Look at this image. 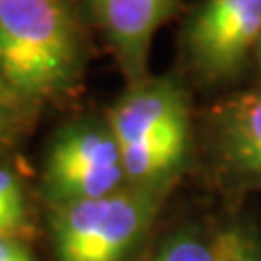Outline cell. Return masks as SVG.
<instances>
[{"label": "cell", "instance_id": "cell-12", "mask_svg": "<svg viewBox=\"0 0 261 261\" xmlns=\"http://www.w3.org/2000/svg\"><path fill=\"white\" fill-rule=\"evenodd\" d=\"M0 261H37L27 238L0 235Z\"/></svg>", "mask_w": 261, "mask_h": 261}, {"label": "cell", "instance_id": "cell-1", "mask_svg": "<svg viewBox=\"0 0 261 261\" xmlns=\"http://www.w3.org/2000/svg\"><path fill=\"white\" fill-rule=\"evenodd\" d=\"M128 187L170 196L198 150L190 89L178 76H146L107 111Z\"/></svg>", "mask_w": 261, "mask_h": 261}, {"label": "cell", "instance_id": "cell-6", "mask_svg": "<svg viewBox=\"0 0 261 261\" xmlns=\"http://www.w3.org/2000/svg\"><path fill=\"white\" fill-rule=\"evenodd\" d=\"M128 187L109 118H87L61 128L48 148L42 194L48 207L116 194Z\"/></svg>", "mask_w": 261, "mask_h": 261}, {"label": "cell", "instance_id": "cell-14", "mask_svg": "<svg viewBox=\"0 0 261 261\" xmlns=\"http://www.w3.org/2000/svg\"><path fill=\"white\" fill-rule=\"evenodd\" d=\"M255 61H257V68H259V74H261V39L257 44V53H255Z\"/></svg>", "mask_w": 261, "mask_h": 261}, {"label": "cell", "instance_id": "cell-9", "mask_svg": "<svg viewBox=\"0 0 261 261\" xmlns=\"http://www.w3.org/2000/svg\"><path fill=\"white\" fill-rule=\"evenodd\" d=\"M222 261H261V224L240 205H228L222 222Z\"/></svg>", "mask_w": 261, "mask_h": 261}, {"label": "cell", "instance_id": "cell-13", "mask_svg": "<svg viewBox=\"0 0 261 261\" xmlns=\"http://www.w3.org/2000/svg\"><path fill=\"white\" fill-rule=\"evenodd\" d=\"M24 100L22 96H18L13 89L0 79V122H7L11 120V116L18 111L20 102Z\"/></svg>", "mask_w": 261, "mask_h": 261}, {"label": "cell", "instance_id": "cell-8", "mask_svg": "<svg viewBox=\"0 0 261 261\" xmlns=\"http://www.w3.org/2000/svg\"><path fill=\"white\" fill-rule=\"evenodd\" d=\"M222 218H187L166 224L140 261H222Z\"/></svg>", "mask_w": 261, "mask_h": 261}, {"label": "cell", "instance_id": "cell-5", "mask_svg": "<svg viewBox=\"0 0 261 261\" xmlns=\"http://www.w3.org/2000/svg\"><path fill=\"white\" fill-rule=\"evenodd\" d=\"M196 154L226 205L261 192V83L228 94L205 111Z\"/></svg>", "mask_w": 261, "mask_h": 261}, {"label": "cell", "instance_id": "cell-11", "mask_svg": "<svg viewBox=\"0 0 261 261\" xmlns=\"http://www.w3.org/2000/svg\"><path fill=\"white\" fill-rule=\"evenodd\" d=\"M31 231V220L29 214L9 207L5 200H0V235H20L27 238Z\"/></svg>", "mask_w": 261, "mask_h": 261}, {"label": "cell", "instance_id": "cell-10", "mask_svg": "<svg viewBox=\"0 0 261 261\" xmlns=\"http://www.w3.org/2000/svg\"><path fill=\"white\" fill-rule=\"evenodd\" d=\"M0 200H5L9 207L22 211V214H29V202L27 196H24L20 178L9 168L3 166H0Z\"/></svg>", "mask_w": 261, "mask_h": 261}, {"label": "cell", "instance_id": "cell-4", "mask_svg": "<svg viewBox=\"0 0 261 261\" xmlns=\"http://www.w3.org/2000/svg\"><path fill=\"white\" fill-rule=\"evenodd\" d=\"M261 39V0H200L181 33L185 70L196 85L240 83Z\"/></svg>", "mask_w": 261, "mask_h": 261}, {"label": "cell", "instance_id": "cell-3", "mask_svg": "<svg viewBox=\"0 0 261 261\" xmlns=\"http://www.w3.org/2000/svg\"><path fill=\"white\" fill-rule=\"evenodd\" d=\"M170 196L124 187L116 194L48 207L55 261H140Z\"/></svg>", "mask_w": 261, "mask_h": 261}, {"label": "cell", "instance_id": "cell-2", "mask_svg": "<svg viewBox=\"0 0 261 261\" xmlns=\"http://www.w3.org/2000/svg\"><path fill=\"white\" fill-rule=\"evenodd\" d=\"M76 74L79 39L63 0H0V79L15 94L61 96Z\"/></svg>", "mask_w": 261, "mask_h": 261}, {"label": "cell", "instance_id": "cell-7", "mask_svg": "<svg viewBox=\"0 0 261 261\" xmlns=\"http://www.w3.org/2000/svg\"><path fill=\"white\" fill-rule=\"evenodd\" d=\"M98 24L113 46L128 85L148 74L152 37L176 13L181 0H89Z\"/></svg>", "mask_w": 261, "mask_h": 261}]
</instances>
